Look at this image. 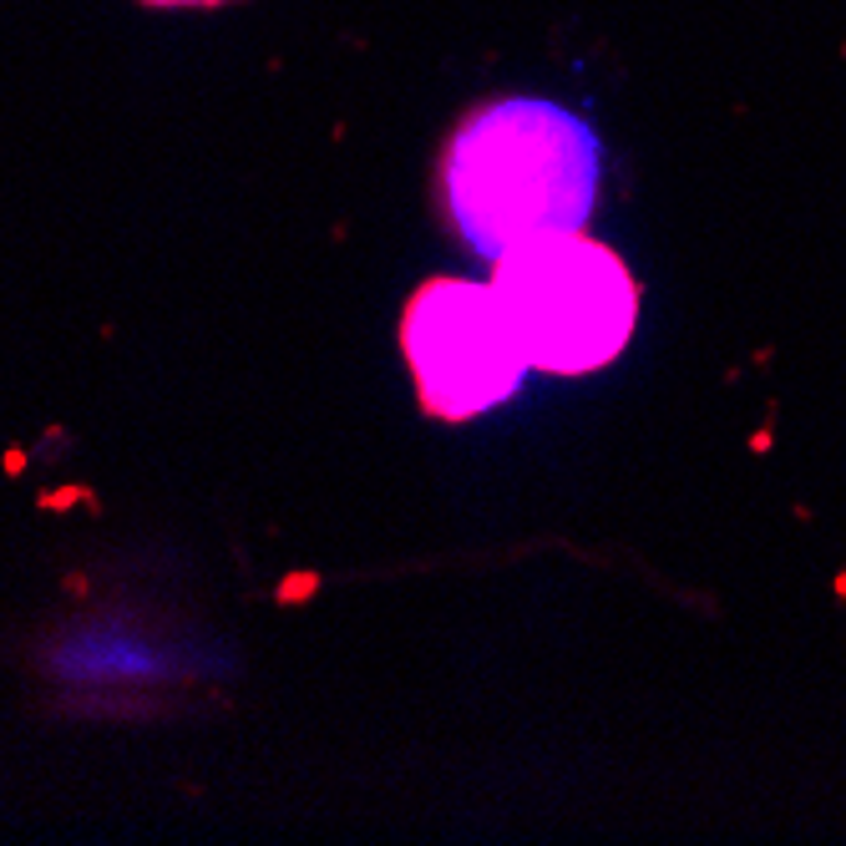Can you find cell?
Wrapping results in <instances>:
<instances>
[{
    "instance_id": "1",
    "label": "cell",
    "mask_w": 846,
    "mask_h": 846,
    "mask_svg": "<svg viewBox=\"0 0 846 846\" xmlns=\"http://www.w3.org/2000/svg\"><path fill=\"white\" fill-rule=\"evenodd\" d=\"M441 188L456 228L482 259L532 238L573 234L598 199V137L568 106L503 97L472 106L447 137Z\"/></svg>"
},
{
    "instance_id": "2",
    "label": "cell",
    "mask_w": 846,
    "mask_h": 846,
    "mask_svg": "<svg viewBox=\"0 0 846 846\" xmlns=\"http://www.w3.org/2000/svg\"><path fill=\"white\" fill-rule=\"evenodd\" d=\"M492 290L512 315L528 365L548 375L604 371L639 325V284L629 264L583 228L532 238L492 259Z\"/></svg>"
},
{
    "instance_id": "3",
    "label": "cell",
    "mask_w": 846,
    "mask_h": 846,
    "mask_svg": "<svg viewBox=\"0 0 846 846\" xmlns=\"http://www.w3.org/2000/svg\"><path fill=\"white\" fill-rule=\"evenodd\" d=\"M401 356L437 421H472L503 406L532 371L492 279H426L401 309Z\"/></svg>"
},
{
    "instance_id": "4",
    "label": "cell",
    "mask_w": 846,
    "mask_h": 846,
    "mask_svg": "<svg viewBox=\"0 0 846 846\" xmlns=\"http://www.w3.org/2000/svg\"><path fill=\"white\" fill-rule=\"evenodd\" d=\"M153 5H218V0H153Z\"/></svg>"
}]
</instances>
